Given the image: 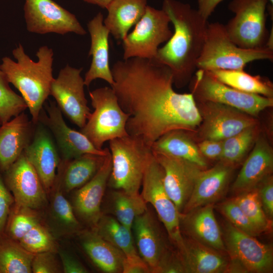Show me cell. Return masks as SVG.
Here are the masks:
<instances>
[{
  "instance_id": "obj_28",
  "label": "cell",
  "mask_w": 273,
  "mask_h": 273,
  "mask_svg": "<svg viewBox=\"0 0 273 273\" xmlns=\"http://www.w3.org/2000/svg\"><path fill=\"white\" fill-rule=\"evenodd\" d=\"M147 0H112L104 24L113 37L121 41L143 16Z\"/></svg>"
},
{
  "instance_id": "obj_50",
  "label": "cell",
  "mask_w": 273,
  "mask_h": 273,
  "mask_svg": "<svg viewBox=\"0 0 273 273\" xmlns=\"http://www.w3.org/2000/svg\"><path fill=\"white\" fill-rule=\"evenodd\" d=\"M268 2H269L270 3V5H273V0H267Z\"/></svg>"
},
{
  "instance_id": "obj_30",
  "label": "cell",
  "mask_w": 273,
  "mask_h": 273,
  "mask_svg": "<svg viewBox=\"0 0 273 273\" xmlns=\"http://www.w3.org/2000/svg\"><path fill=\"white\" fill-rule=\"evenodd\" d=\"M105 156L85 154L68 161L61 160L59 166L62 169L58 168L56 183L59 182L58 186L66 192L80 188L95 175Z\"/></svg>"
},
{
  "instance_id": "obj_34",
  "label": "cell",
  "mask_w": 273,
  "mask_h": 273,
  "mask_svg": "<svg viewBox=\"0 0 273 273\" xmlns=\"http://www.w3.org/2000/svg\"><path fill=\"white\" fill-rule=\"evenodd\" d=\"M50 219L54 231L58 235L80 232L81 225L72 204L62 194L59 186L52 197L50 207Z\"/></svg>"
},
{
  "instance_id": "obj_42",
  "label": "cell",
  "mask_w": 273,
  "mask_h": 273,
  "mask_svg": "<svg viewBox=\"0 0 273 273\" xmlns=\"http://www.w3.org/2000/svg\"><path fill=\"white\" fill-rule=\"evenodd\" d=\"M32 272H60L55 251H47L34 254L31 264Z\"/></svg>"
},
{
  "instance_id": "obj_29",
  "label": "cell",
  "mask_w": 273,
  "mask_h": 273,
  "mask_svg": "<svg viewBox=\"0 0 273 273\" xmlns=\"http://www.w3.org/2000/svg\"><path fill=\"white\" fill-rule=\"evenodd\" d=\"M84 251L94 264L106 273H122L124 254L94 230L78 233Z\"/></svg>"
},
{
  "instance_id": "obj_32",
  "label": "cell",
  "mask_w": 273,
  "mask_h": 273,
  "mask_svg": "<svg viewBox=\"0 0 273 273\" xmlns=\"http://www.w3.org/2000/svg\"><path fill=\"white\" fill-rule=\"evenodd\" d=\"M209 72L220 81L235 89L273 98L272 83L260 75H252L244 69H218Z\"/></svg>"
},
{
  "instance_id": "obj_11",
  "label": "cell",
  "mask_w": 273,
  "mask_h": 273,
  "mask_svg": "<svg viewBox=\"0 0 273 273\" xmlns=\"http://www.w3.org/2000/svg\"><path fill=\"white\" fill-rule=\"evenodd\" d=\"M201 122L192 132L199 141L224 140L259 125L256 117L232 107L212 102H196Z\"/></svg>"
},
{
  "instance_id": "obj_46",
  "label": "cell",
  "mask_w": 273,
  "mask_h": 273,
  "mask_svg": "<svg viewBox=\"0 0 273 273\" xmlns=\"http://www.w3.org/2000/svg\"><path fill=\"white\" fill-rule=\"evenodd\" d=\"M59 254L65 273H87V269L74 256L64 250L59 251Z\"/></svg>"
},
{
  "instance_id": "obj_9",
  "label": "cell",
  "mask_w": 273,
  "mask_h": 273,
  "mask_svg": "<svg viewBox=\"0 0 273 273\" xmlns=\"http://www.w3.org/2000/svg\"><path fill=\"white\" fill-rule=\"evenodd\" d=\"M223 239L230 257L229 272L268 273L272 271L273 252L270 246L242 232L228 221Z\"/></svg>"
},
{
  "instance_id": "obj_1",
  "label": "cell",
  "mask_w": 273,
  "mask_h": 273,
  "mask_svg": "<svg viewBox=\"0 0 273 273\" xmlns=\"http://www.w3.org/2000/svg\"><path fill=\"white\" fill-rule=\"evenodd\" d=\"M111 71V87L129 115L126 125L129 135L152 146L171 130L194 132L199 126L201 118L193 94L174 90L172 73L165 65L134 57L117 61Z\"/></svg>"
},
{
  "instance_id": "obj_27",
  "label": "cell",
  "mask_w": 273,
  "mask_h": 273,
  "mask_svg": "<svg viewBox=\"0 0 273 273\" xmlns=\"http://www.w3.org/2000/svg\"><path fill=\"white\" fill-rule=\"evenodd\" d=\"M151 148L154 153L188 161L203 169L208 167L207 159L201 154L192 132L182 129L171 130L156 141Z\"/></svg>"
},
{
  "instance_id": "obj_39",
  "label": "cell",
  "mask_w": 273,
  "mask_h": 273,
  "mask_svg": "<svg viewBox=\"0 0 273 273\" xmlns=\"http://www.w3.org/2000/svg\"><path fill=\"white\" fill-rule=\"evenodd\" d=\"M27 251L35 254L56 251V244L53 235L39 222L34 225L18 242Z\"/></svg>"
},
{
  "instance_id": "obj_2",
  "label": "cell",
  "mask_w": 273,
  "mask_h": 273,
  "mask_svg": "<svg viewBox=\"0 0 273 273\" xmlns=\"http://www.w3.org/2000/svg\"><path fill=\"white\" fill-rule=\"evenodd\" d=\"M162 9L168 16L174 31L152 60L168 67L174 84L181 88L190 82L197 69L208 22L190 5L177 0H162Z\"/></svg>"
},
{
  "instance_id": "obj_38",
  "label": "cell",
  "mask_w": 273,
  "mask_h": 273,
  "mask_svg": "<svg viewBox=\"0 0 273 273\" xmlns=\"http://www.w3.org/2000/svg\"><path fill=\"white\" fill-rule=\"evenodd\" d=\"M4 73L0 70V125L24 112L27 106L21 96L10 87Z\"/></svg>"
},
{
  "instance_id": "obj_7",
  "label": "cell",
  "mask_w": 273,
  "mask_h": 273,
  "mask_svg": "<svg viewBox=\"0 0 273 273\" xmlns=\"http://www.w3.org/2000/svg\"><path fill=\"white\" fill-rule=\"evenodd\" d=\"M189 82L196 102L222 104L256 118L261 111L273 106V98L235 89L220 81L208 71L197 69Z\"/></svg>"
},
{
  "instance_id": "obj_44",
  "label": "cell",
  "mask_w": 273,
  "mask_h": 273,
  "mask_svg": "<svg viewBox=\"0 0 273 273\" xmlns=\"http://www.w3.org/2000/svg\"><path fill=\"white\" fill-rule=\"evenodd\" d=\"M14 199L6 187L0 172V235L5 227Z\"/></svg>"
},
{
  "instance_id": "obj_10",
  "label": "cell",
  "mask_w": 273,
  "mask_h": 273,
  "mask_svg": "<svg viewBox=\"0 0 273 273\" xmlns=\"http://www.w3.org/2000/svg\"><path fill=\"white\" fill-rule=\"evenodd\" d=\"M170 23L163 9L147 6L133 30L122 40L123 59L134 57L154 59L161 44L167 42L172 35Z\"/></svg>"
},
{
  "instance_id": "obj_49",
  "label": "cell",
  "mask_w": 273,
  "mask_h": 273,
  "mask_svg": "<svg viewBox=\"0 0 273 273\" xmlns=\"http://www.w3.org/2000/svg\"><path fill=\"white\" fill-rule=\"evenodd\" d=\"M84 2L97 5L102 8L106 9L112 0H82Z\"/></svg>"
},
{
  "instance_id": "obj_14",
  "label": "cell",
  "mask_w": 273,
  "mask_h": 273,
  "mask_svg": "<svg viewBox=\"0 0 273 273\" xmlns=\"http://www.w3.org/2000/svg\"><path fill=\"white\" fill-rule=\"evenodd\" d=\"M82 70L67 64L54 78L50 90L61 112L80 128L91 113L84 93Z\"/></svg>"
},
{
  "instance_id": "obj_16",
  "label": "cell",
  "mask_w": 273,
  "mask_h": 273,
  "mask_svg": "<svg viewBox=\"0 0 273 273\" xmlns=\"http://www.w3.org/2000/svg\"><path fill=\"white\" fill-rule=\"evenodd\" d=\"M5 173V184L13 194L16 207L34 210L47 206V191L23 153Z\"/></svg>"
},
{
  "instance_id": "obj_45",
  "label": "cell",
  "mask_w": 273,
  "mask_h": 273,
  "mask_svg": "<svg viewBox=\"0 0 273 273\" xmlns=\"http://www.w3.org/2000/svg\"><path fill=\"white\" fill-rule=\"evenodd\" d=\"M198 147L204 158L219 160L223 150V141L205 140L197 143Z\"/></svg>"
},
{
  "instance_id": "obj_13",
  "label": "cell",
  "mask_w": 273,
  "mask_h": 273,
  "mask_svg": "<svg viewBox=\"0 0 273 273\" xmlns=\"http://www.w3.org/2000/svg\"><path fill=\"white\" fill-rule=\"evenodd\" d=\"M24 12L26 28L30 32L86 34L75 15L53 0H25Z\"/></svg>"
},
{
  "instance_id": "obj_20",
  "label": "cell",
  "mask_w": 273,
  "mask_h": 273,
  "mask_svg": "<svg viewBox=\"0 0 273 273\" xmlns=\"http://www.w3.org/2000/svg\"><path fill=\"white\" fill-rule=\"evenodd\" d=\"M33 138L23 153L35 169L47 192L55 186L61 159L48 128L38 122Z\"/></svg>"
},
{
  "instance_id": "obj_36",
  "label": "cell",
  "mask_w": 273,
  "mask_h": 273,
  "mask_svg": "<svg viewBox=\"0 0 273 273\" xmlns=\"http://www.w3.org/2000/svg\"><path fill=\"white\" fill-rule=\"evenodd\" d=\"M259 125L248 128L223 141L219 161L235 166L244 158L260 134Z\"/></svg>"
},
{
  "instance_id": "obj_48",
  "label": "cell",
  "mask_w": 273,
  "mask_h": 273,
  "mask_svg": "<svg viewBox=\"0 0 273 273\" xmlns=\"http://www.w3.org/2000/svg\"><path fill=\"white\" fill-rule=\"evenodd\" d=\"M223 0H198L199 13L206 20L214 11L217 6Z\"/></svg>"
},
{
  "instance_id": "obj_22",
  "label": "cell",
  "mask_w": 273,
  "mask_h": 273,
  "mask_svg": "<svg viewBox=\"0 0 273 273\" xmlns=\"http://www.w3.org/2000/svg\"><path fill=\"white\" fill-rule=\"evenodd\" d=\"M235 167L219 161L212 167L203 169L181 214L206 205L214 204L220 200L227 191Z\"/></svg>"
},
{
  "instance_id": "obj_23",
  "label": "cell",
  "mask_w": 273,
  "mask_h": 273,
  "mask_svg": "<svg viewBox=\"0 0 273 273\" xmlns=\"http://www.w3.org/2000/svg\"><path fill=\"white\" fill-rule=\"evenodd\" d=\"M273 171V150L266 138L259 134L253 149L232 186L238 195L256 188Z\"/></svg>"
},
{
  "instance_id": "obj_25",
  "label": "cell",
  "mask_w": 273,
  "mask_h": 273,
  "mask_svg": "<svg viewBox=\"0 0 273 273\" xmlns=\"http://www.w3.org/2000/svg\"><path fill=\"white\" fill-rule=\"evenodd\" d=\"M35 124L22 112L0 127V170H7L30 143Z\"/></svg>"
},
{
  "instance_id": "obj_33",
  "label": "cell",
  "mask_w": 273,
  "mask_h": 273,
  "mask_svg": "<svg viewBox=\"0 0 273 273\" xmlns=\"http://www.w3.org/2000/svg\"><path fill=\"white\" fill-rule=\"evenodd\" d=\"M92 229L120 250L126 257L139 255L131 229L121 223L113 216L103 213L96 226Z\"/></svg>"
},
{
  "instance_id": "obj_26",
  "label": "cell",
  "mask_w": 273,
  "mask_h": 273,
  "mask_svg": "<svg viewBox=\"0 0 273 273\" xmlns=\"http://www.w3.org/2000/svg\"><path fill=\"white\" fill-rule=\"evenodd\" d=\"M183 248L177 252L186 273L229 272L230 261L223 254L189 238H185Z\"/></svg>"
},
{
  "instance_id": "obj_8",
  "label": "cell",
  "mask_w": 273,
  "mask_h": 273,
  "mask_svg": "<svg viewBox=\"0 0 273 273\" xmlns=\"http://www.w3.org/2000/svg\"><path fill=\"white\" fill-rule=\"evenodd\" d=\"M267 0H232L229 9L235 16L224 25L232 41L244 49L265 47L269 34L266 27Z\"/></svg>"
},
{
  "instance_id": "obj_4",
  "label": "cell",
  "mask_w": 273,
  "mask_h": 273,
  "mask_svg": "<svg viewBox=\"0 0 273 273\" xmlns=\"http://www.w3.org/2000/svg\"><path fill=\"white\" fill-rule=\"evenodd\" d=\"M112 168L107 187L128 194H140L151 146L138 136L127 135L109 141Z\"/></svg>"
},
{
  "instance_id": "obj_40",
  "label": "cell",
  "mask_w": 273,
  "mask_h": 273,
  "mask_svg": "<svg viewBox=\"0 0 273 273\" xmlns=\"http://www.w3.org/2000/svg\"><path fill=\"white\" fill-rule=\"evenodd\" d=\"M219 209L228 221L239 230L255 237L261 234L233 199L221 203Z\"/></svg>"
},
{
  "instance_id": "obj_17",
  "label": "cell",
  "mask_w": 273,
  "mask_h": 273,
  "mask_svg": "<svg viewBox=\"0 0 273 273\" xmlns=\"http://www.w3.org/2000/svg\"><path fill=\"white\" fill-rule=\"evenodd\" d=\"M131 230L137 252L151 272L161 273L174 252L166 243L157 221L148 208L134 220Z\"/></svg>"
},
{
  "instance_id": "obj_19",
  "label": "cell",
  "mask_w": 273,
  "mask_h": 273,
  "mask_svg": "<svg viewBox=\"0 0 273 273\" xmlns=\"http://www.w3.org/2000/svg\"><path fill=\"white\" fill-rule=\"evenodd\" d=\"M111 168V156L109 149L102 165L95 175L74 193L72 206L75 214L78 219L92 229L96 226L103 214L102 204Z\"/></svg>"
},
{
  "instance_id": "obj_35",
  "label": "cell",
  "mask_w": 273,
  "mask_h": 273,
  "mask_svg": "<svg viewBox=\"0 0 273 273\" xmlns=\"http://www.w3.org/2000/svg\"><path fill=\"white\" fill-rule=\"evenodd\" d=\"M34 254L13 239L0 242V273H30Z\"/></svg>"
},
{
  "instance_id": "obj_24",
  "label": "cell",
  "mask_w": 273,
  "mask_h": 273,
  "mask_svg": "<svg viewBox=\"0 0 273 273\" xmlns=\"http://www.w3.org/2000/svg\"><path fill=\"white\" fill-rule=\"evenodd\" d=\"M104 17L99 12L87 24L90 37L88 56H92L89 69L85 74L84 82L88 86L97 79L107 82L111 86L114 83L109 62V36L110 32L104 24Z\"/></svg>"
},
{
  "instance_id": "obj_12",
  "label": "cell",
  "mask_w": 273,
  "mask_h": 273,
  "mask_svg": "<svg viewBox=\"0 0 273 273\" xmlns=\"http://www.w3.org/2000/svg\"><path fill=\"white\" fill-rule=\"evenodd\" d=\"M141 187L140 194L144 200L153 206L170 240L180 251L184 239L180 228L179 213L165 191L163 170L153 154L146 167Z\"/></svg>"
},
{
  "instance_id": "obj_41",
  "label": "cell",
  "mask_w": 273,
  "mask_h": 273,
  "mask_svg": "<svg viewBox=\"0 0 273 273\" xmlns=\"http://www.w3.org/2000/svg\"><path fill=\"white\" fill-rule=\"evenodd\" d=\"M31 209L16 207L8 226L10 236L15 241H19L36 223L38 217Z\"/></svg>"
},
{
  "instance_id": "obj_43",
  "label": "cell",
  "mask_w": 273,
  "mask_h": 273,
  "mask_svg": "<svg viewBox=\"0 0 273 273\" xmlns=\"http://www.w3.org/2000/svg\"><path fill=\"white\" fill-rule=\"evenodd\" d=\"M263 209L270 220L273 217V177L271 175L257 187Z\"/></svg>"
},
{
  "instance_id": "obj_21",
  "label": "cell",
  "mask_w": 273,
  "mask_h": 273,
  "mask_svg": "<svg viewBox=\"0 0 273 273\" xmlns=\"http://www.w3.org/2000/svg\"><path fill=\"white\" fill-rule=\"evenodd\" d=\"M214 206L208 204L179 214L180 230L188 238L224 254L226 249Z\"/></svg>"
},
{
  "instance_id": "obj_15",
  "label": "cell",
  "mask_w": 273,
  "mask_h": 273,
  "mask_svg": "<svg viewBox=\"0 0 273 273\" xmlns=\"http://www.w3.org/2000/svg\"><path fill=\"white\" fill-rule=\"evenodd\" d=\"M46 107L47 113L42 109L38 122L43 124L52 132L60 152L61 161H68L85 154L107 155L109 148L97 149L81 131L69 127L58 106L51 103Z\"/></svg>"
},
{
  "instance_id": "obj_6",
  "label": "cell",
  "mask_w": 273,
  "mask_h": 273,
  "mask_svg": "<svg viewBox=\"0 0 273 273\" xmlns=\"http://www.w3.org/2000/svg\"><path fill=\"white\" fill-rule=\"evenodd\" d=\"M89 96L94 110L80 131L93 145L102 150L106 142L128 135L126 125L129 115L121 108L113 88L99 87Z\"/></svg>"
},
{
  "instance_id": "obj_5",
  "label": "cell",
  "mask_w": 273,
  "mask_h": 273,
  "mask_svg": "<svg viewBox=\"0 0 273 273\" xmlns=\"http://www.w3.org/2000/svg\"><path fill=\"white\" fill-rule=\"evenodd\" d=\"M273 60V50L267 47L244 49L229 37L224 25L208 23L205 42L197 62V69L242 70L246 64L256 60Z\"/></svg>"
},
{
  "instance_id": "obj_31",
  "label": "cell",
  "mask_w": 273,
  "mask_h": 273,
  "mask_svg": "<svg viewBox=\"0 0 273 273\" xmlns=\"http://www.w3.org/2000/svg\"><path fill=\"white\" fill-rule=\"evenodd\" d=\"M107 213L131 229L134 219L148 208L141 194H128L122 190H113L107 197Z\"/></svg>"
},
{
  "instance_id": "obj_18",
  "label": "cell",
  "mask_w": 273,
  "mask_h": 273,
  "mask_svg": "<svg viewBox=\"0 0 273 273\" xmlns=\"http://www.w3.org/2000/svg\"><path fill=\"white\" fill-rule=\"evenodd\" d=\"M153 154L163 169L165 191L180 214L203 169L188 161L163 154L153 152Z\"/></svg>"
},
{
  "instance_id": "obj_47",
  "label": "cell",
  "mask_w": 273,
  "mask_h": 273,
  "mask_svg": "<svg viewBox=\"0 0 273 273\" xmlns=\"http://www.w3.org/2000/svg\"><path fill=\"white\" fill-rule=\"evenodd\" d=\"M150 269L139 255L126 257L123 262L122 273H150Z\"/></svg>"
},
{
  "instance_id": "obj_3",
  "label": "cell",
  "mask_w": 273,
  "mask_h": 273,
  "mask_svg": "<svg viewBox=\"0 0 273 273\" xmlns=\"http://www.w3.org/2000/svg\"><path fill=\"white\" fill-rule=\"evenodd\" d=\"M17 62L8 57L2 59L0 70L21 93L31 115V120L36 124L42 106L50 95L54 79L53 62L54 53L47 46L39 48L36 53L37 61H33L19 43L12 51Z\"/></svg>"
},
{
  "instance_id": "obj_37",
  "label": "cell",
  "mask_w": 273,
  "mask_h": 273,
  "mask_svg": "<svg viewBox=\"0 0 273 273\" xmlns=\"http://www.w3.org/2000/svg\"><path fill=\"white\" fill-rule=\"evenodd\" d=\"M233 199L261 234L271 230L272 220L263 209L257 187L237 195Z\"/></svg>"
}]
</instances>
